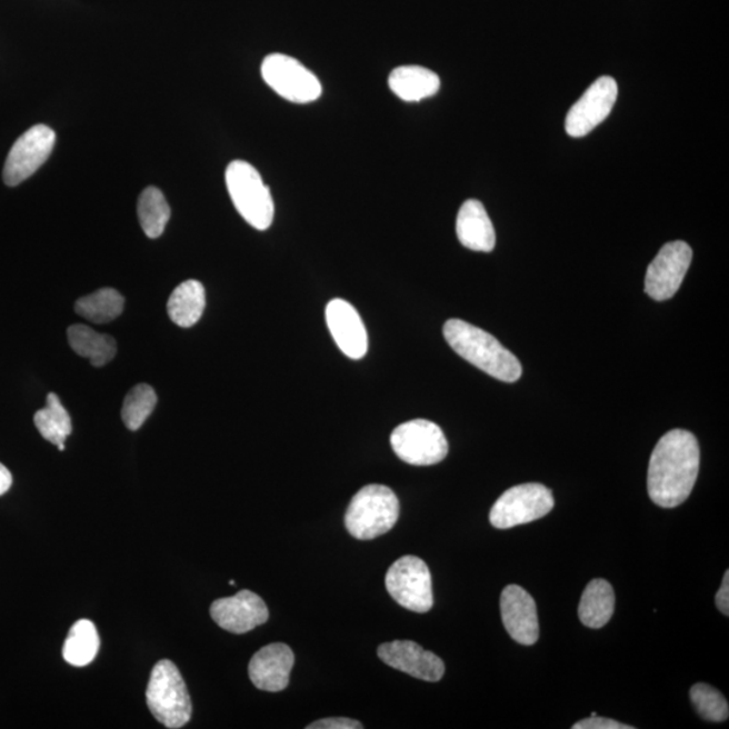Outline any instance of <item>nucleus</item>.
I'll use <instances>...</instances> for the list:
<instances>
[{
	"label": "nucleus",
	"instance_id": "obj_1",
	"mask_svg": "<svg viewBox=\"0 0 729 729\" xmlns=\"http://www.w3.org/2000/svg\"><path fill=\"white\" fill-rule=\"evenodd\" d=\"M700 470V446L693 433L671 430L659 439L653 449L647 492L662 508H676L687 501Z\"/></svg>",
	"mask_w": 729,
	"mask_h": 729
},
{
	"label": "nucleus",
	"instance_id": "obj_2",
	"mask_svg": "<svg viewBox=\"0 0 729 729\" xmlns=\"http://www.w3.org/2000/svg\"><path fill=\"white\" fill-rule=\"evenodd\" d=\"M443 336L458 356L493 379L515 382L523 373L518 358L480 327L450 319L443 326Z\"/></svg>",
	"mask_w": 729,
	"mask_h": 729
},
{
	"label": "nucleus",
	"instance_id": "obj_3",
	"mask_svg": "<svg viewBox=\"0 0 729 729\" xmlns=\"http://www.w3.org/2000/svg\"><path fill=\"white\" fill-rule=\"evenodd\" d=\"M400 502L391 488L370 483L351 499L344 526L351 537L370 540L385 536L398 523Z\"/></svg>",
	"mask_w": 729,
	"mask_h": 729
},
{
	"label": "nucleus",
	"instance_id": "obj_4",
	"mask_svg": "<svg viewBox=\"0 0 729 729\" xmlns=\"http://www.w3.org/2000/svg\"><path fill=\"white\" fill-rule=\"evenodd\" d=\"M226 186L232 204L251 228L263 231L272 226V193L253 166L242 160L232 161L226 169Z\"/></svg>",
	"mask_w": 729,
	"mask_h": 729
},
{
	"label": "nucleus",
	"instance_id": "obj_5",
	"mask_svg": "<svg viewBox=\"0 0 729 729\" xmlns=\"http://www.w3.org/2000/svg\"><path fill=\"white\" fill-rule=\"evenodd\" d=\"M147 702L156 720L167 728L178 729L191 720L192 702L187 685L168 659L157 663L150 675Z\"/></svg>",
	"mask_w": 729,
	"mask_h": 729
},
{
	"label": "nucleus",
	"instance_id": "obj_6",
	"mask_svg": "<svg viewBox=\"0 0 729 729\" xmlns=\"http://www.w3.org/2000/svg\"><path fill=\"white\" fill-rule=\"evenodd\" d=\"M555 508V498L542 483H521L502 493L490 509V525L499 530L531 523L549 515Z\"/></svg>",
	"mask_w": 729,
	"mask_h": 729
},
{
	"label": "nucleus",
	"instance_id": "obj_7",
	"mask_svg": "<svg viewBox=\"0 0 729 729\" xmlns=\"http://www.w3.org/2000/svg\"><path fill=\"white\" fill-rule=\"evenodd\" d=\"M391 446L401 461L413 467L442 462L449 452L448 439L441 427L426 419H415L396 427Z\"/></svg>",
	"mask_w": 729,
	"mask_h": 729
},
{
	"label": "nucleus",
	"instance_id": "obj_8",
	"mask_svg": "<svg viewBox=\"0 0 729 729\" xmlns=\"http://www.w3.org/2000/svg\"><path fill=\"white\" fill-rule=\"evenodd\" d=\"M388 593L399 606L417 613L433 606L432 580L423 559L406 556L393 562L386 576Z\"/></svg>",
	"mask_w": 729,
	"mask_h": 729
},
{
	"label": "nucleus",
	"instance_id": "obj_9",
	"mask_svg": "<svg viewBox=\"0 0 729 729\" xmlns=\"http://www.w3.org/2000/svg\"><path fill=\"white\" fill-rule=\"evenodd\" d=\"M261 74L263 81L289 102L306 104L322 96V84L316 74L287 54H269L262 61Z\"/></svg>",
	"mask_w": 729,
	"mask_h": 729
},
{
	"label": "nucleus",
	"instance_id": "obj_10",
	"mask_svg": "<svg viewBox=\"0 0 729 729\" xmlns=\"http://www.w3.org/2000/svg\"><path fill=\"white\" fill-rule=\"evenodd\" d=\"M56 133L46 124H36L18 138L4 163L6 184L20 186L39 171L52 153Z\"/></svg>",
	"mask_w": 729,
	"mask_h": 729
},
{
	"label": "nucleus",
	"instance_id": "obj_11",
	"mask_svg": "<svg viewBox=\"0 0 729 729\" xmlns=\"http://www.w3.org/2000/svg\"><path fill=\"white\" fill-rule=\"evenodd\" d=\"M691 260H693V250L687 242L666 243L647 268L646 293L657 301L675 297L688 273Z\"/></svg>",
	"mask_w": 729,
	"mask_h": 729
},
{
	"label": "nucleus",
	"instance_id": "obj_12",
	"mask_svg": "<svg viewBox=\"0 0 729 729\" xmlns=\"http://www.w3.org/2000/svg\"><path fill=\"white\" fill-rule=\"evenodd\" d=\"M619 87L611 77L597 79L583 96L571 106L565 128L570 137H586L611 114Z\"/></svg>",
	"mask_w": 729,
	"mask_h": 729
},
{
	"label": "nucleus",
	"instance_id": "obj_13",
	"mask_svg": "<svg viewBox=\"0 0 729 729\" xmlns=\"http://www.w3.org/2000/svg\"><path fill=\"white\" fill-rule=\"evenodd\" d=\"M210 613L219 627L238 635L254 630L269 619L266 601L250 590L213 601Z\"/></svg>",
	"mask_w": 729,
	"mask_h": 729
},
{
	"label": "nucleus",
	"instance_id": "obj_14",
	"mask_svg": "<svg viewBox=\"0 0 729 729\" xmlns=\"http://www.w3.org/2000/svg\"><path fill=\"white\" fill-rule=\"evenodd\" d=\"M377 656L391 668L427 682L441 681L445 663L441 658L411 640H395L381 645Z\"/></svg>",
	"mask_w": 729,
	"mask_h": 729
},
{
	"label": "nucleus",
	"instance_id": "obj_15",
	"mask_svg": "<svg viewBox=\"0 0 729 729\" xmlns=\"http://www.w3.org/2000/svg\"><path fill=\"white\" fill-rule=\"evenodd\" d=\"M501 619L515 642L532 646L539 639V620L536 600L519 586H508L500 599Z\"/></svg>",
	"mask_w": 729,
	"mask_h": 729
},
{
	"label": "nucleus",
	"instance_id": "obj_16",
	"mask_svg": "<svg viewBox=\"0 0 729 729\" xmlns=\"http://www.w3.org/2000/svg\"><path fill=\"white\" fill-rule=\"evenodd\" d=\"M326 322L344 356L351 360L367 356L368 332L353 306L342 299L331 300L326 307Z\"/></svg>",
	"mask_w": 729,
	"mask_h": 729
},
{
	"label": "nucleus",
	"instance_id": "obj_17",
	"mask_svg": "<svg viewBox=\"0 0 729 729\" xmlns=\"http://www.w3.org/2000/svg\"><path fill=\"white\" fill-rule=\"evenodd\" d=\"M294 665L291 647L284 643H272L262 647L251 658L249 677L257 689L263 691L284 690Z\"/></svg>",
	"mask_w": 729,
	"mask_h": 729
},
{
	"label": "nucleus",
	"instance_id": "obj_18",
	"mask_svg": "<svg viewBox=\"0 0 729 729\" xmlns=\"http://www.w3.org/2000/svg\"><path fill=\"white\" fill-rule=\"evenodd\" d=\"M457 237L462 247L489 253L495 249L496 232L486 207L470 199L461 206L457 217Z\"/></svg>",
	"mask_w": 729,
	"mask_h": 729
},
{
	"label": "nucleus",
	"instance_id": "obj_19",
	"mask_svg": "<svg viewBox=\"0 0 729 729\" xmlns=\"http://www.w3.org/2000/svg\"><path fill=\"white\" fill-rule=\"evenodd\" d=\"M388 83L395 96L405 102H420V100L437 96L441 88V79L438 74L419 66L393 69L389 74Z\"/></svg>",
	"mask_w": 729,
	"mask_h": 729
},
{
	"label": "nucleus",
	"instance_id": "obj_20",
	"mask_svg": "<svg viewBox=\"0 0 729 729\" xmlns=\"http://www.w3.org/2000/svg\"><path fill=\"white\" fill-rule=\"evenodd\" d=\"M615 592L611 583L606 580H593L583 590L578 616L581 623L589 628L606 627L615 612Z\"/></svg>",
	"mask_w": 729,
	"mask_h": 729
},
{
	"label": "nucleus",
	"instance_id": "obj_21",
	"mask_svg": "<svg viewBox=\"0 0 729 729\" xmlns=\"http://www.w3.org/2000/svg\"><path fill=\"white\" fill-rule=\"evenodd\" d=\"M167 308L169 318L182 329L197 324L206 308V291L202 282L198 280L182 282L172 292Z\"/></svg>",
	"mask_w": 729,
	"mask_h": 729
},
{
	"label": "nucleus",
	"instance_id": "obj_22",
	"mask_svg": "<svg viewBox=\"0 0 729 729\" xmlns=\"http://www.w3.org/2000/svg\"><path fill=\"white\" fill-rule=\"evenodd\" d=\"M68 342L74 353L87 358L97 368L104 367L117 354L114 338L99 334L91 327L84 324L69 327Z\"/></svg>",
	"mask_w": 729,
	"mask_h": 729
},
{
	"label": "nucleus",
	"instance_id": "obj_23",
	"mask_svg": "<svg viewBox=\"0 0 729 729\" xmlns=\"http://www.w3.org/2000/svg\"><path fill=\"white\" fill-rule=\"evenodd\" d=\"M34 425L43 439L66 450V441L72 433V420L58 395L49 393L47 406L34 415Z\"/></svg>",
	"mask_w": 729,
	"mask_h": 729
},
{
	"label": "nucleus",
	"instance_id": "obj_24",
	"mask_svg": "<svg viewBox=\"0 0 729 729\" xmlns=\"http://www.w3.org/2000/svg\"><path fill=\"white\" fill-rule=\"evenodd\" d=\"M100 647L99 633L96 625L90 620H79L68 633L62 657L69 665L83 668L96 659Z\"/></svg>",
	"mask_w": 729,
	"mask_h": 729
},
{
	"label": "nucleus",
	"instance_id": "obj_25",
	"mask_svg": "<svg viewBox=\"0 0 729 729\" xmlns=\"http://www.w3.org/2000/svg\"><path fill=\"white\" fill-rule=\"evenodd\" d=\"M124 299L117 289L103 288L81 298L74 304L78 316L92 323L103 324L116 320L123 312Z\"/></svg>",
	"mask_w": 729,
	"mask_h": 729
},
{
	"label": "nucleus",
	"instance_id": "obj_26",
	"mask_svg": "<svg viewBox=\"0 0 729 729\" xmlns=\"http://www.w3.org/2000/svg\"><path fill=\"white\" fill-rule=\"evenodd\" d=\"M138 218L144 234L149 238L154 240L162 236L171 219V209L159 188L149 187L142 191L138 199Z\"/></svg>",
	"mask_w": 729,
	"mask_h": 729
},
{
	"label": "nucleus",
	"instance_id": "obj_27",
	"mask_svg": "<svg viewBox=\"0 0 729 729\" xmlns=\"http://www.w3.org/2000/svg\"><path fill=\"white\" fill-rule=\"evenodd\" d=\"M157 395L148 385H140L131 389L126 396L122 408V420L131 431L140 430L142 425L154 411Z\"/></svg>",
	"mask_w": 729,
	"mask_h": 729
},
{
	"label": "nucleus",
	"instance_id": "obj_28",
	"mask_svg": "<svg viewBox=\"0 0 729 729\" xmlns=\"http://www.w3.org/2000/svg\"><path fill=\"white\" fill-rule=\"evenodd\" d=\"M691 703L702 719L713 722L728 720L729 707L726 697L707 683H696L689 691Z\"/></svg>",
	"mask_w": 729,
	"mask_h": 729
},
{
	"label": "nucleus",
	"instance_id": "obj_29",
	"mask_svg": "<svg viewBox=\"0 0 729 729\" xmlns=\"http://www.w3.org/2000/svg\"><path fill=\"white\" fill-rule=\"evenodd\" d=\"M573 728L575 729H632L633 727L621 725V722L612 719L599 718V716L596 715V716H590V718L588 719H583L581 721L576 722Z\"/></svg>",
	"mask_w": 729,
	"mask_h": 729
},
{
	"label": "nucleus",
	"instance_id": "obj_30",
	"mask_svg": "<svg viewBox=\"0 0 729 729\" xmlns=\"http://www.w3.org/2000/svg\"><path fill=\"white\" fill-rule=\"evenodd\" d=\"M360 721L348 718H329L312 722L307 729H361Z\"/></svg>",
	"mask_w": 729,
	"mask_h": 729
},
{
	"label": "nucleus",
	"instance_id": "obj_31",
	"mask_svg": "<svg viewBox=\"0 0 729 729\" xmlns=\"http://www.w3.org/2000/svg\"><path fill=\"white\" fill-rule=\"evenodd\" d=\"M716 606L722 615H729V571H726L722 578L721 587L718 595H716Z\"/></svg>",
	"mask_w": 729,
	"mask_h": 729
},
{
	"label": "nucleus",
	"instance_id": "obj_32",
	"mask_svg": "<svg viewBox=\"0 0 729 729\" xmlns=\"http://www.w3.org/2000/svg\"><path fill=\"white\" fill-rule=\"evenodd\" d=\"M11 483L12 476L10 470L6 468L4 465L0 463V496L8 492V490L11 488Z\"/></svg>",
	"mask_w": 729,
	"mask_h": 729
},
{
	"label": "nucleus",
	"instance_id": "obj_33",
	"mask_svg": "<svg viewBox=\"0 0 729 729\" xmlns=\"http://www.w3.org/2000/svg\"><path fill=\"white\" fill-rule=\"evenodd\" d=\"M230 586H231V587H234V586H236V581H232V580H231V581H230Z\"/></svg>",
	"mask_w": 729,
	"mask_h": 729
}]
</instances>
